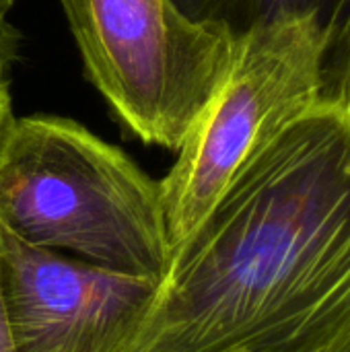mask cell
Returning <instances> with one entry per match:
<instances>
[{
  "mask_svg": "<svg viewBox=\"0 0 350 352\" xmlns=\"http://www.w3.org/2000/svg\"><path fill=\"white\" fill-rule=\"evenodd\" d=\"M326 58L328 37L316 19L237 39L223 85L159 182L171 262L252 157L324 97Z\"/></svg>",
  "mask_w": 350,
  "mask_h": 352,
  "instance_id": "3957f363",
  "label": "cell"
},
{
  "mask_svg": "<svg viewBox=\"0 0 350 352\" xmlns=\"http://www.w3.org/2000/svg\"><path fill=\"white\" fill-rule=\"evenodd\" d=\"M89 82L122 126L177 153L223 85L237 39L171 0H60Z\"/></svg>",
  "mask_w": 350,
  "mask_h": 352,
  "instance_id": "277c9868",
  "label": "cell"
},
{
  "mask_svg": "<svg viewBox=\"0 0 350 352\" xmlns=\"http://www.w3.org/2000/svg\"><path fill=\"white\" fill-rule=\"evenodd\" d=\"M14 352H126L159 280L33 248L0 227Z\"/></svg>",
  "mask_w": 350,
  "mask_h": 352,
  "instance_id": "5b68a950",
  "label": "cell"
},
{
  "mask_svg": "<svg viewBox=\"0 0 350 352\" xmlns=\"http://www.w3.org/2000/svg\"><path fill=\"white\" fill-rule=\"evenodd\" d=\"M126 352H350V111L320 97L173 256Z\"/></svg>",
  "mask_w": 350,
  "mask_h": 352,
  "instance_id": "6da1fadb",
  "label": "cell"
},
{
  "mask_svg": "<svg viewBox=\"0 0 350 352\" xmlns=\"http://www.w3.org/2000/svg\"><path fill=\"white\" fill-rule=\"evenodd\" d=\"M0 227L21 241L163 283L171 268L159 182L74 120L14 118L0 144Z\"/></svg>",
  "mask_w": 350,
  "mask_h": 352,
  "instance_id": "7a4b0ae2",
  "label": "cell"
},
{
  "mask_svg": "<svg viewBox=\"0 0 350 352\" xmlns=\"http://www.w3.org/2000/svg\"><path fill=\"white\" fill-rule=\"evenodd\" d=\"M324 95L340 99L350 111V23L336 45L328 52Z\"/></svg>",
  "mask_w": 350,
  "mask_h": 352,
  "instance_id": "52a82bcc",
  "label": "cell"
},
{
  "mask_svg": "<svg viewBox=\"0 0 350 352\" xmlns=\"http://www.w3.org/2000/svg\"><path fill=\"white\" fill-rule=\"evenodd\" d=\"M0 352H14L10 322H8V303L4 287V266H2V241H0Z\"/></svg>",
  "mask_w": 350,
  "mask_h": 352,
  "instance_id": "9c48e42d",
  "label": "cell"
},
{
  "mask_svg": "<svg viewBox=\"0 0 350 352\" xmlns=\"http://www.w3.org/2000/svg\"><path fill=\"white\" fill-rule=\"evenodd\" d=\"M198 25L221 29L233 39L291 19H316L328 37V52L350 23V0H171Z\"/></svg>",
  "mask_w": 350,
  "mask_h": 352,
  "instance_id": "8992f818",
  "label": "cell"
},
{
  "mask_svg": "<svg viewBox=\"0 0 350 352\" xmlns=\"http://www.w3.org/2000/svg\"><path fill=\"white\" fill-rule=\"evenodd\" d=\"M21 54V33L19 29L6 21V16H0V78L8 80L10 70L17 64Z\"/></svg>",
  "mask_w": 350,
  "mask_h": 352,
  "instance_id": "ba28073f",
  "label": "cell"
},
{
  "mask_svg": "<svg viewBox=\"0 0 350 352\" xmlns=\"http://www.w3.org/2000/svg\"><path fill=\"white\" fill-rule=\"evenodd\" d=\"M14 122L12 116V101H10V91H8V80L0 78V144L10 128V124Z\"/></svg>",
  "mask_w": 350,
  "mask_h": 352,
  "instance_id": "30bf717a",
  "label": "cell"
},
{
  "mask_svg": "<svg viewBox=\"0 0 350 352\" xmlns=\"http://www.w3.org/2000/svg\"><path fill=\"white\" fill-rule=\"evenodd\" d=\"M14 2H17V0H0V16H6V12L12 8Z\"/></svg>",
  "mask_w": 350,
  "mask_h": 352,
  "instance_id": "8fae6325",
  "label": "cell"
}]
</instances>
